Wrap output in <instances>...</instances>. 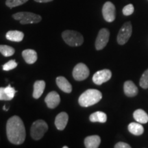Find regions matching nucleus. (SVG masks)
<instances>
[{
    "label": "nucleus",
    "instance_id": "obj_1",
    "mask_svg": "<svg viewBox=\"0 0 148 148\" xmlns=\"http://www.w3.org/2000/svg\"><path fill=\"white\" fill-rule=\"evenodd\" d=\"M7 137L11 143L20 145L25 139V129L23 122L18 116H13L6 123Z\"/></svg>",
    "mask_w": 148,
    "mask_h": 148
},
{
    "label": "nucleus",
    "instance_id": "obj_2",
    "mask_svg": "<svg viewBox=\"0 0 148 148\" xmlns=\"http://www.w3.org/2000/svg\"><path fill=\"white\" fill-rule=\"evenodd\" d=\"M102 98L101 92L97 89H88L79 96L78 102L82 107H88L99 102Z\"/></svg>",
    "mask_w": 148,
    "mask_h": 148
},
{
    "label": "nucleus",
    "instance_id": "obj_3",
    "mask_svg": "<svg viewBox=\"0 0 148 148\" xmlns=\"http://www.w3.org/2000/svg\"><path fill=\"white\" fill-rule=\"evenodd\" d=\"M64 41L71 47H77L82 45L84 38L80 33L74 30H65L62 33Z\"/></svg>",
    "mask_w": 148,
    "mask_h": 148
},
{
    "label": "nucleus",
    "instance_id": "obj_4",
    "mask_svg": "<svg viewBox=\"0 0 148 148\" xmlns=\"http://www.w3.org/2000/svg\"><path fill=\"white\" fill-rule=\"evenodd\" d=\"M14 19L20 21V23L25 24L37 23L42 20V17L38 14L29 12H19L12 14Z\"/></svg>",
    "mask_w": 148,
    "mask_h": 148
},
{
    "label": "nucleus",
    "instance_id": "obj_5",
    "mask_svg": "<svg viewBox=\"0 0 148 148\" xmlns=\"http://www.w3.org/2000/svg\"><path fill=\"white\" fill-rule=\"evenodd\" d=\"M48 130L47 123L43 120L39 119L32 123L30 129L31 136L34 140H40L42 138Z\"/></svg>",
    "mask_w": 148,
    "mask_h": 148
},
{
    "label": "nucleus",
    "instance_id": "obj_6",
    "mask_svg": "<svg viewBox=\"0 0 148 148\" xmlns=\"http://www.w3.org/2000/svg\"><path fill=\"white\" fill-rule=\"evenodd\" d=\"M132 32V27L130 22H126L122 25L117 35V42L119 45H124L128 41Z\"/></svg>",
    "mask_w": 148,
    "mask_h": 148
},
{
    "label": "nucleus",
    "instance_id": "obj_7",
    "mask_svg": "<svg viewBox=\"0 0 148 148\" xmlns=\"http://www.w3.org/2000/svg\"><path fill=\"white\" fill-rule=\"evenodd\" d=\"M73 77L77 81H82L86 79L90 74L88 66L84 63H78L75 66L73 70Z\"/></svg>",
    "mask_w": 148,
    "mask_h": 148
},
{
    "label": "nucleus",
    "instance_id": "obj_8",
    "mask_svg": "<svg viewBox=\"0 0 148 148\" xmlns=\"http://www.w3.org/2000/svg\"><path fill=\"white\" fill-rule=\"evenodd\" d=\"M110 32L106 28H102L99 30L95 41V48L97 50H101L106 47L109 40Z\"/></svg>",
    "mask_w": 148,
    "mask_h": 148
},
{
    "label": "nucleus",
    "instance_id": "obj_9",
    "mask_svg": "<svg viewBox=\"0 0 148 148\" xmlns=\"http://www.w3.org/2000/svg\"><path fill=\"white\" fill-rule=\"evenodd\" d=\"M102 14L107 22H112L116 17V9L114 5L110 1H106L103 5Z\"/></svg>",
    "mask_w": 148,
    "mask_h": 148
},
{
    "label": "nucleus",
    "instance_id": "obj_10",
    "mask_svg": "<svg viewBox=\"0 0 148 148\" xmlns=\"http://www.w3.org/2000/svg\"><path fill=\"white\" fill-rule=\"evenodd\" d=\"M112 77V73L109 69H103L98 71L92 76V81L97 85H101L108 82Z\"/></svg>",
    "mask_w": 148,
    "mask_h": 148
},
{
    "label": "nucleus",
    "instance_id": "obj_11",
    "mask_svg": "<svg viewBox=\"0 0 148 148\" xmlns=\"http://www.w3.org/2000/svg\"><path fill=\"white\" fill-rule=\"evenodd\" d=\"M45 101L48 108H55L60 102V95L56 91H51L47 94L45 98Z\"/></svg>",
    "mask_w": 148,
    "mask_h": 148
},
{
    "label": "nucleus",
    "instance_id": "obj_12",
    "mask_svg": "<svg viewBox=\"0 0 148 148\" xmlns=\"http://www.w3.org/2000/svg\"><path fill=\"white\" fill-rule=\"evenodd\" d=\"M16 90L10 84L7 87H0V100L10 101L15 95Z\"/></svg>",
    "mask_w": 148,
    "mask_h": 148
},
{
    "label": "nucleus",
    "instance_id": "obj_13",
    "mask_svg": "<svg viewBox=\"0 0 148 148\" xmlns=\"http://www.w3.org/2000/svg\"><path fill=\"white\" fill-rule=\"evenodd\" d=\"M69 120V116L66 112H62L56 116L55 125L59 130H63L66 126Z\"/></svg>",
    "mask_w": 148,
    "mask_h": 148
},
{
    "label": "nucleus",
    "instance_id": "obj_14",
    "mask_svg": "<svg viewBox=\"0 0 148 148\" xmlns=\"http://www.w3.org/2000/svg\"><path fill=\"white\" fill-rule=\"evenodd\" d=\"M123 90L125 95H127V97H134L137 95L138 92L137 86L130 80L125 82L123 85Z\"/></svg>",
    "mask_w": 148,
    "mask_h": 148
},
{
    "label": "nucleus",
    "instance_id": "obj_15",
    "mask_svg": "<svg viewBox=\"0 0 148 148\" xmlns=\"http://www.w3.org/2000/svg\"><path fill=\"white\" fill-rule=\"evenodd\" d=\"M57 86L61 90L66 93H70L72 91V86L69 81L64 77L59 76L56 79Z\"/></svg>",
    "mask_w": 148,
    "mask_h": 148
},
{
    "label": "nucleus",
    "instance_id": "obj_16",
    "mask_svg": "<svg viewBox=\"0 0 148 148\" xmlns=\"http://www.w3.org/2000/svg\"><path fill=\"white\" fill-rule=\"evenodd\" d=\"M100 143L101 138L97 135L88 136L84 139V145L86 148H97Z\"/></svg>",
    "mask_w": 148,
    "mask_h": 148
},
{
    "label": "nucleus",
    "instance_id": "obj_17",
    "mask_svg": "<svg viewBox=\"0 0 148 148\" xmlns=\"http://www.w3.org/2000/svg\"><path fill=\"white\" fill-rule=\"evenodd\" d=\"M45 88V82L43 80L36 81L34 84V90H33V97L34 99H38L43 93Z\"/></svg>",
    "mask_w": 148,
    "mask_h": 148
},
{
    "label": "nucleus",
    "instance_id": "obj_18",
    "mask_svg": "<svg viewBox=\"0 0 148 148\" xmlns=\"http://www.w3.org/2000/svg\"><path fill=\"white\" fill-rule=\"evenodd\" d=\"M22 56L27 64H34L37 60V53L33 49H25L22 52Z\"/></svg>",
    "mask_w": 148,
    "mask_h": 148
},
{
    "label": "nucleus",
    "instance_id": "obj_19",
    "mask_svg": "<svg viewBox=\"0 0 148 148\" xmlns=\"http://www.w3.org/2000/svg\"><path fill=\"white\" fill-rule=\"evenodd\" d=\"M5 37L8 40L14 42H20L23 39L24 34L21 31L10 30L5 34Z\"/></svg>",
    "mask_w": 148,
    "mask_h": 148
},
{
    "label": "nucleus",
    "instance_id": "obj_20",
    "mask_svg": "<svg viewBox=\"0 0 148 148\" xmlns=\"http://www.w3.org/2000/svg\"><path fill=\"white\" fill-rule=\"evenodd\" d=\"M135 121L140 123H147L148 122V114L142 109L136 110L133 113Z\"/></svg>",
    "mask_w": 148,
    "mask_h": 148
},
{
    "label": "nucleus",
    "instance_id": "obj_21",
    "mask_svg": "<svg viewBox=\"0 0 148 148\" xmlns=\"http://www.w3.org/2000/svg\"><path fill=\"white\" fill-rule=\"evenodd\" d=\"M128 128L129 132L131 134L136 135V136H139L141 135L144 132V127L140 123H136V122H132L128 125Z\"/></svg>",
    "mask_w": 148,
    "mask_h": 148
},
{
    "label": "nucleus",
    "instance_id": "obj_22",
    "mask_svg": "<svg viewBox=\"0 0 148 148\" xmlns=\"http://www.w3.org/2000/svg\"><path fill=\"white\" fill-rule=\"evenodd\" d=\"M89 119L91 122H99V123H105L107 121V115L103 112L97 111L93 112L89 116Z\"/></svg>",
    "mask_w": 148,
    "mask_h": 148
},
{
    "label": "nucleus",
    "instance_id": "obj_23",
    "mask_svg": "<svg viewBox=\"0 0 148 148\" xmlns=\"http://www.w3.org/2000/svg\"><path fill=\"white\" fill-rule=\"evenodd\" d=\"M15 51L13 47L8 45H0V53L5 57L12 56L14 54Z\"/></svg>",
    "mask_w": 148,
    "mask_h": 148
},
{
    "label": "nucleus",
    "instance_id": "obj_24",
    "mask_svg": "<svg viewBox=\"0 0 148 148\" xmlns=\"http://www.w3.org/2000/svg\"><path fill=\"white\" fill-rule=\"evenodd\" d=\"M29 0H6L5 1V5L10 8H14V7L18 6V5H21L24 4L25 3H26Z\"/></svg>",
    "mask_w": 148,
    "mask_h": 148
},
{
    "label": "nucleus",
    "instance_id": "obj_25",
    "mask_svg": "<svg viewBox=\"0 0 148 148\" xmlns=\"http://www.w3.org/2000/svg\"><path fill=\"white\" fill-rule=\"evenodd\" d=\"M140 86L143 88H148V69L144 72L140 79Z\"/></svg>",
    "mask_w": 148,
    "mask_h": 148
},
{
    "label": "nucleus",
    "instance_id": "obj_26",
    "mask_svg": "<svg viewBox=\"0 0 148 148\" xmlns=\"http://www.w3.org/2000/svg\"><path fill=\"white\" fill-rule=\"evenodd\" d=\"M17 66V63L14 60H10L8 62L3 65V70L4 71H10V70L14 69Z\"/></svg>",
    "mask_w": 148,
    "mask_h": 148
},
{
    "label": "nucleus",
    "instance_id": "obj_27",
    "mask_svg": "<svg viewBox=\"0 0 148 148\" xmlns=\"http://www.w3.org/2000/svg\"><path fill=\"white\" fill-rule=\"evenodd\" d=\"M134 5L132 4H128L125 5L124 8H123V14L125 16L131 15L134 12Z\"/></svg>",
    "mask_w": 148,
    "mask_h": 148
},
{
    "label": "nucleus",
    "instance_id": "obj_28",
    "mask_svg": "<svg viewBox=\"0 0 148 148\" xmlns=\"http://www.w3.org/2000/svg\"><path fill=\"white\" fill-rule=\"evenodd\" d=\"M115 148H130L131 146L127 143H123V142H119L114 145Z\"/></svg>",
    "mask_w": 148,
    "mask_h": 148
},
{
    "label": "nucleus",
    "instance_id": "obj_29",
    "mask_svg": "<svg viewBox=\"0 0 148 148\" xmlns=\"http://www.w3.org/2000/svg\"><path fill=\"white\" fill-rule=\"evenodd\" d=\"M34 1L38 3H47V2H50V1H52L53 0H34Z\"/></svg>",
    "mask_w": 148,
    "mask_h": 148
},
{
    "label": "nucleus",
    "instance_id": "obj_30",
    "mask_svg": "<svg viewBox=\"0 0 148 148\" xmlns=\"http://www.w3.org/2000/svg\"><path fill=\"white\" fill-rule=\"evenodd\" d=\"M68 147H66V146H64V147H63V148H67Z\"/></svg>",
    "mask_w": 148,
    "mask_h": 148
}]
</instances>
